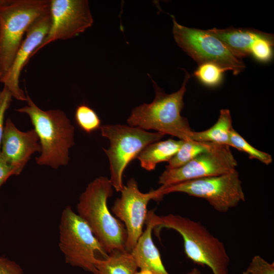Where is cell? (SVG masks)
I'll use <instances>...</instances> for the list:
<instances>
[{
  "label": "cell",
  "mask_w": 274,
  "mask_h": 274,
  "mask_svg": "<svg viewBox=\"0 0 274 274\" xmlns=\"http://www.w3.org/2000/svg\"><path fill=\"white\" fill-rule=\"evenodd\" d=\"M233 128L232 118L228 109H221L216 122L210 128L201 131H192L193 141L225 145L230 147V134Z\"/></svg>",
  "instance_id": "obj_18"
},
{
  "label": "cell",
  "mask_w": 274,
  "mask_h": 274,
  "mask_svg": "<svg viewBox=\"0 0 274 274\" xmlns=\"http://www.w3.org/2000/svg\"><path fill=\"white\" fill-rule=\"evenodd\" d=\"M12 175H16L14 168L0 152V187Z\"/></svg>",
  "instance_id": "obj_28"
},
{
  "label": "cell",
  "mask_w": 274,
  "mask_h": 274,
  "mask_svg": "<svg viewBox=\"0 0 274 274\" xmlns=\"http://www.w3.org/2000/svg\"><path fill=\"white\" fill-rule=\"evenodd\" d=\"M50 9V8H49ZM51 25L50 10L38 17L29 26L6 76L0 81L17 100L26 101L27 96L19 86V77L34 52L47 36Z\"/></svg>",
  "instance_id": "obj_13"
},
{
  "label": "cell",
  "mask_w": 274,
  "mask_h": 274,
  "mask_svg": "<svg viewBox=\"0 0 274 274\" xmlns=\"http://www.w3.org/2000/svg\"><path fill=\"white\" fill-rule=\"evenodd\" d=\"M186 274H201V272L197 268H194Z\"/></svg>",
  "instance_id": "obj_29"
},
{
  "label": "cell",
  "mask_w": 274,
  "mask_h": 274,
  "mask_svg": "<svg viewBox=\"0 0 274 274\" xmlns=\"http://www.w3.org/2000/svg\"><path fill=\"white\" fill-rule=\"evenodd\" d=\"M49 32L33 56L48 44L67 40L83 32L93 23L87 0H50Z\"/></svg>",
  "instance_id": "obj_11"
},
{
  "label": "cell",
  "mask_w": 274,
  "mask_h": 274,
  "mask_svg": "<svg viewBox=\"0 0 274 274\" xmlns=\"http://www.w3.org/2000/svg\"><path fill=\"white\" fill-rule=\"evenodd\" d=\"M243 274H274V263L259 255L254 256Z\"/></svg>",
  "instance_id": "obj_25"
},
{
  "label": "cell",
  "mask_w": 274,
  "mask_h": 274,
  "mask_svg": "<svg viewBox=\"0 0 274 274\" xmlns=\"http://www.w3.org/2000/svg\"><path fill=\"white\" fill-rule=\"evenodd\" d=\"M134 274H152V272L147 270L141 269L139 271H136Z\"/></svg>",
  "instance_id": "obj_30"
},
{
  "label": "cell",
  "mask_w": 274,
  "mask_h": 274,
  "mask_svg": "<svg viewBox=\"0 0 274 274\" xmlns=\"http://www.w3.org/2000/svg\"><path fill=\"white\" fill-rule=\"evenodd\" d=\"M0 274H24L22 267L15 261L0 256Z\"/></svg>",
  "instance_id": "obj_27"
},
{
  "label": "cell",
  "mask_w": 274,
  "mask_h": 274,
  "mask_svg": "<svg viewBox=\"0 0 274 274\" xmlns=\"http://www.w3.org/2000/svg\"><path fill=\"white\" fill-rule=\"evenodd\" d=\"M225 72L224 69L216 64L206 62L198 65L193 76L203 85L215 87L222 83Z\"/></svg>",
  "instance_id": "obj_21"
},
{
  "label": "cell",
  "mask_w": 274,
  "mask_h": 274,
  "mask_svg": "<svg viewBox=\"0 0 274 274\" xmlns=\"http://www.w3.org/2000/svg\"><path fill=\"white\" fill-rule=\"evenodd\" d=\"M12 97L10 91L6 87L0 91V151L5 127V114L11 104Z\"/></svg>",
  "instance_id": "obj_26"
},
{
  "label": "cell",
  "mask_w": 274,
  "mask_h": 274,
  "mask_svg": "<svg viewBox=\"0 0 274 274\" xmlns=\"http://www.w3.org/2000/svg\"><path fill=\"white\" fill-rule=\"evenodd\" d=\"M154 211L148 212L146 220V228L130 252L138 267L147 270L152 274H169L164 266L159 250L152 238V232L155 227Z\"/></svg>",
  "instance_id": "obj_15"
},
{
  "label": "cell",
  "mask_w": 274,
  "mask_h": 274,
  "mask_svg": "<svg viewBox=\"0 0 274 274\" xmlns=\"http://www.w3.org/2000/svg\"><path fill=\"white\" fill-rule=\"evenodd\" d=\"M100 130L101 135L110 141L109 148L103 150L109 161L110 180L118 192L123 187L122 175L128 164L145 147L160 141L165 135L122 124L101 125Z\"/></svg>",
  "instance_id": "obj_7"
},
{
  "label": "cell",
  "mask_w": 274,
  "mask_h": 274,
  "mask_svg": "<svg viewBox=\"0 0 274 274\" xmlns=\"http://www.w3.org/2000/svg\"><path fill=\"white\" fill-rule=\"evenodd\" d=\"M154 228L172 229L184 241L185 253L195 264L208 266L213 274H229L230 259L222 242L199 222L179 215H154Z\"/></svg>",
  "instance_id": "obj_4"
},
{
  "label": "cell",
  "mask_w": 274,
  "mask_h": 274,
  "mask_svg": "<svg viewBox=\"0 0 274 274\" xmlns=\"http://www.w3.org/2000/svg\"><path fill=\"white\" fill-rule=\"evenodd\" d=\"M155 200L164 195L182 192L206 199L217 211L225 213L245 200V196L236 169L224 175L188 180L154 190Z\"/></svg>",
  "instance_id": "obj_8"
},
{
  "label": "cell",
  "mask_w": 274,
  "mask_h": 274,
  "mask_svg": "<svg viewBox=\"0 0 274 274\" xmlns=\"http://www.w3.org/2000/svg\"><path fill=\"white\" fill-rule=\"evenodd\" d=\"M211 143L192 140L184 141L177 152L168 161L166 169L176 168L185 165L200 154L207 151Z\"/></svg>",
  "instance_id": "obj_20"
},
{
  "label": "cell",
  "mask_w": 274,
  "mask_h": 274,
  "mask_svg": "<svg viewBox=\"0 0 274 274\" xmlns=\"http://www.w3.org/2000/svg\"><path fill=\"white\" fill-rule=\"evenodd\" d=\"M230 147H232L247 154L250 159H255L266 165L272 162V156L250 144L235 130L232 129L230 134Z\"/></svg>",
  "instance_id": "obj_22"
},
{
  "label": "cell",
  "mask_w": 274,
  "mask_h": 274,
  "mask_svg": "<svg viewBox=\"0 0 274 274\" xmlns=\"http://www.w3.org/2000/svg\"><path fill=\"white\" fill-rule=\"evenodd\" d=\"M59 247L67 264L97 274L96 263L100 255L108 254L86 222L70 206L62 211L59 225Z\"/></svg>",
  "instance_id": "obj_6"
},
{
  "label": "cell",
  "mask_w": 274,
  "mask_h": 274,
  "mask_svg": "<svg viewBox=\"0 0 274 274\" xmlns=\"http://www.w3.org/2000/svg\"><path fill=\"white\" fill-rule=\"evenodd\" d=\"M39 137L34 129L19 130L10 118L6 121L1 153L19 175L36 152H41Z\"/></svg>",
  "instance_id": "obj_14"
},
{
  "label": "cell",
  "mask_w": 274,
  "mask_h": 274,
  "mask_svg": "<svg viewBox=\"0 0 274 274\" xmlns=\"http://www.w3.org/2000/svg\"><path fill=\"white\" fill-rule=\"evenodd\" d=\"M113 188L108 177L97 178L80 195L77 206V214L88 225L108 255L126 250L127 240L124 225L113 216L107 206Z\"/></svg>",
  "instance_id": "obj_1"
},
{
  "label": "cell",
  "mask_w": 274,
  "mask_h": 274,
  "mask_svg": "<svg viewBox=\"0 0 274 274\" xmlns=\"http://www.w3.org/2000/svg\"><path fill=\"white\" fill-rule=\"evenodd\" d=\"M185 71L183 84L179 90L166 93L152 79L155 92L152 102L134 108L127 120L129 126L144 130L153 129L183 141L190 140L192 132L188 120L181 112L184 107L183 98L191 75Z\"/></svg>",
  "instance_id": "obj_2"
},
{
  "label": "cell",
  "mask_w": 274,
  "mask_h": 274,
  "mask_svg": "<svg viewBox=\"0 0 274 274\" xmlns=\"http://www.w3.org/2000/svg\"><path fill=\"white\" fill-rule=\"evenodd\" d=\"M75 119L78 126L87 133L100 129L101 126L100 119L97 113L85 104H80L77 107Z\"/></svg>",
  "instance_id": "obj_23"
},
{
  "label": "cell",
  "mask_w": 274,
  "mask_h": 274,
  "mask_svg": "<svg viewBox=\"0 0 274 274\" xmlns=\"http://www.w3.org/2000/svg\"><path fill=\"white\" fill-rule=\"evenodd\" d=\"M237 165L229 146L212 143L207 151L185 165L165 169L159 177L158 184L167 186L188 180L220 176L236 169Z\"/></svg>",
  "instance_id": "obj_10"
},
{
  "label": "cell",
  "mask_w": 274,
  "mask_h": 274,
  "mask_svg": "<svg viewBox=\"0 0 274 274\" xmlns=\"http://www.w3.org/2000/svg\"><path fill=\"white\" fill-rule=\"evenodd\" d=\"M97 274H134L138 267L131 254L126 250L116 251L96 263Z\"/></svg>",
  "instance_id": "obj_19"
},
{
  "label": "cell",
  "mask_w": 274,
  "mask_h": 274,
  "mask_svg": "<svg viewBox=\"0 0 274 274\" xmlns=\"http://www.w3.org/2000/svg\"><path fill=\"white\" fill-rule=\"evenodd\" d=\"M173 33L175 41L198 65L210 62L216 64L234 75L244 71L242 59L234 56L226 46L208 30L190 28L178 23L174 16Z\"/></svg>",
  "instance_id": "obj_9"
},
{
  "label": "cell",
  "mask_w": 274,
  "mask_h": 274,
  "mask_svg": "<svg viewBox=\"0 0 274 274\" xmlns=\"http://www.w3.org/2000/svg\"><path fill=\"white\" fill-rule=\"evenodd\" d=\"M274 38L272 34H265L256 40L250 48V54L261 63L271 61L273 56Z\"/></svg>",
  "instance_id": "obj_24"
},
{
  "label": "cell",
  "mask_w": 274,
  "mask_h": 274,
  "mask_svg": "<svg viewBox=\"0 0 274 274\" xmlns=\"http://www.w3.org/2000/svg\"><path fill=\"white\" fill-rule=\"evenodd\" d=\"M219 39L238 58L250 55L252 44L266 32L251 28H235L232 26L225 29L213 28L208 30Z\"/></svg>",
  "instance_id": "obj_16"
},
{
  "label": "cell",
  "mask_w": 274,
  "mask_h": 274,
  "mask_svg": "<svg viewBox=\"0 0 274 274\" xmlns=\"http://www.w3.org/2000/svg\"><path fill=\"white\" fill-rule=\"evenodd\" d=\"M27 105L16 111L29 117L39 139L41 154L36 158L38 165L57 168L69 161V149L74 145V127L60 110L44 111L26 93Z\"/></svg>",
  "instance_id": "obj_3"
},
{
  "label": "cell",
  "mask_w": 274,
  "mask_h": 274,
  "mask_svg": "<svg viewBox=\"0 0 274 274\" xmlns=\"http://www.w3.org/2000/svg\"><path fill=\"white\" fill-rule=\"evenodd\" d=\"M49 8L48 0H1L0 81L11 67L29 26Z\"/></svg>",
  "instance_id": "obj_5"
},
{
  "label": "cell",
  "mask_w": 274,
  "mask_h": 274,
  "mask_svg": "<svg viewBox=\"0 0 274 274\" xmlns=\"http://www.w3.org/2000/svg\"><path fill=\"white\" fill-rule=\"evenodd\" d=\"M121 196L116 199L111 208L112 213L124 223L127 232L125 250L131 252L143 233L147 216V205L155 200L154 190L143 193L136 180L131 178L123 186Z\"/></svg>",
  "instance_id": "obj_12"
},
{
  "label": "cell",
  "mask_w": 274,
  "mask_h": 274,
  "mask_svg": "<svg viewBox=\"0 0 274 274\" xmlns=\"http://www.w3.org/2000/svg\"><path fill=\"white\" fill-rule=\"evenodd\" d=\"M183 141L169 139L151 143L145 147L136 158L145 169L154 170L158 163L168 161L177 152Z\"/></svg>",
  "instance_id": "obj_17"
},
{
  "label": "cell",
  "mask_w": 274,
  "mask_h": 274,
  "mask_svg": "<svg viewBox=\"0 0 274 274\" xmlns=\"http://www.w3.org/2000/svg\"><path fill=\"white\" fill-rule=\"evenodd\" d=\"M0 1H1V0H0Z\"/></svg>",
  "instance_id": "obj_31"
}]
</instances>
